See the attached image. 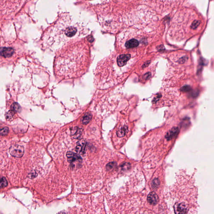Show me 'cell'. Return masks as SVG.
Segmentation results:
<instances>
[{
  "mask_svg": "<svg viewBox=\"0 0 214 214\" xmlns=\"http://www.w3.org/2000/svg\"><path fill=\"white\" fill-rule=\"evenodd\" d=\"M90 59L89 47L83 41L71 42L58 51L54 68L57 75L62 78H74L85 72Z\"/></svg>",
  "mask_w": 214,
  "mask_h": 214,
  "instance_id": "obj_1",
  "label": "cell"
},
{
  "mask_svg": "<svg viewBox=\"0 0 214 214\" xmlns=\"http://www.w3.org/2000/svg\"><path fill=\"white\" fill-rule=\"evenodd\" d=\"M87 30L79 24H73L67 13H63L48 30L50 47L54 49L64 45L73 37L84 35Z\"/></svg>",
  "mask_w": 214,
  "mask_h": 214,
  "instance_id": "obj_2",
  "label": "cell"
},
{
  "mask_svg": "<svg viewBox=\"0 0 214 214\" xmlns=\"http://www.w3.org/2000/svg\"><path fill=\"white\" fill-rule=\"evenodd\" d=\"M9 151L10 154L13 157L21 158L24 153L23 146L19 145H14L10 147Z\"/></svg>",
  "mask_w": 214,
  "mask_h": 214,
  "instance_id": "obj_3",
  "label": "cell"
},
{
  "mask_svg": "<svg viewBox=\"0 0 214 214\" xmlns=\"http://www.w3.org/2000/svg\"><path fill=\"white\" fill-rule=\"evenodd\" d=\"M131 57V55L130 54H123L119 56L117 59L118 65L119 67L124 66L130 59Z\"/></svg>",
  "mask_w": 214,
  "mask_h": 214,
  "instance_id": "obj_4",
  "label": "cell"
},
{
  "mask_svg": "<svg viewBox=\"0 0 214 214\" xmlns=\"http://www.w3.org/2000/svg\"><path fill=\"white\" fill-rule=\"evenodd\" d=\"M14 50L11 47H0V56L4 57H10L12 56Z\"/></svg>",
  "mask_w": 214,
  "mask_h": 214,
  "instance_id": "obj_5",
  "label": "cell"
},
{
  "mask_svg": "<svg viewBox=\"0 0 214 214\" xmlns=\"http://www.w3.org/2000/svg\"><path fill=\"white\" fill-rule=\"evenodd\" d=\"M67 161L70 163L76 162V161H82V158L78 154L73 152L69 151L67 153Z\"/></svg>",
  "mask_w": 214,
  "mask_h": 214,
  "instance_id": "obj_6",
  "label": "cell"
},
{
  "mask_svg": "<svg viewBox=\"0 0 214 214\" xmlns=\"http://www.w3.org/2000/svg\"><path fill=\"white\" fill-rule=\"evenodd\" d=\"M148 202L151 205H155L157 204L159 201V197L156 193L151 192L147 197Z\"/></svg>",
  "mask_w": 214,
  "mask_h": 214,
  "instance_id": "obj_7",
  "label": "cell"
},
{
  "mask_svg": "<svg viewBox=\"0 0 214 214\" xmlns=\"http://www.w3.org/2000/svg\"><path fill=\"white\" fill-rule=\"evenodd\" d=\"M86 142L83 140L78 141L76 147V150L77 152L84 154L85 152V147Z\"/></svg>",
  "mask_w": 214,
  "mask_h": 214,
  "instance_id": "obj_8",
  "label": "cell"
},
{
  "mask_svg": "<svg viewBox=\"0 0 214 214\" xmlns=\"http://www.w3.org/2000/svg\"><path fill=\"white\" fill-rule=\"evenodd\" d=\"M139 42L137 39H132L128 40L125 43V46L127 49L137 47L139 45Z\"/></svg>",
  "mask_w": 214,
  "mask_h": 214,
  "instance_id": "obj_9",
  "label": "cell"
},
{
  "mask_svg": "<svg viewBox=\"0 0 214 214\" xmlns=\"http://www.w3.org/2000/svg\"><path fill=\"white\" fill-rule=\"evenodd\" d=\"M129 131V128L127 126H124L121 127L118 131L117 132V135L118 137L120 138L124 137L127 135Z\"/></svg>",
  "mask_w": 214,
  "mask_h": 214,
  "instance_id": "obj_10",
  "label": "cell"
},
{
  "mask_svg": "<svg viewBox=\"0 0 214 214\" xmlns=\"http://www.w3.org/2000/svg\"><path fill=\"white\" fill-rule=\"evenodd\" d=\"M92 118V115L90 112H87L82 118V123L83 125H87Z\"/></svg>",
  "mask_w": 214,
  "mask_h": 214,
  "instance_id": "obj_11",
  "label": "cell"
},
{
  "mask_svg": "<svg viewBox=\"0 0 214 214\" xmlns=\"http://www.w3.org/2000/svg\"><path fill=\"white\" fill-rule=\"evenodd\" d=\"M11 110L15 111V112H21L22 108L20 106V104L17 102H14L11 106Z\"/></svg>",
  "mask_w": 214,
  "mask_h": 214,
  "instance_id": "obj_12",
  "label": "cell"
},
{
  "mask_svg": "<svg viewBox=\"0 0 214 214\" xmlns=\"http://www.w3.org/2000/svg\"><path fill=\"white\" fill-rule=\"evenodd\" d=\"M8 185V182L5 177H2L0 179V188H4Z\"/></svg>",
  "mask_w": 214,
  "mask_h": 214,
  "instance_id": "obj_13",
  "label": "cell"
},
{
  "mask_svg": "<svg viewBox=\"0 0 214 214\" xmlns=\"http://www.w3.org/2000/svg\"><path fill=\"white\" fill-rule=\"evenodd\" d=\"M117 166L116 163L115 162H111L108 164L106 165V169L108 171H111L116 168Z\"/></svg>",
  "mask_w": 214,
  "mask_h": 214,
  "instance_id": "obj_14",
  "label": "cell"
},
{
  "mask_svg": "<svg viewBox=\"0 0 214 214\" xmlns=\"http://www.w3.org/2000/svg\"><path fill=\"white\" fill-rule=\"evenodd\" d=\"M15 113H16V112L12 110H9L8 112H7L6 115H5V118H6V119L8 120L11 119L13 117V116Z\"/></svg>",
  "mask_w": 214,
  "mask_h": 214,
  "instance_id": "obj_15",
  "label": "cell"
},
{
  "mask_svg": "<svg viewBox=\"0 0 214 214\" xmlns=\"http://www.w3.org/2000/svg\"><path fill=\"white\" fill-rule=\"evenodd\" d=\"M9 133V129L7 127L0 129V136H6Z\"/></svg>",
  "mask_w": 214,
  "mask_h": 214,
  "instance_id": "obj_16",
  "label": "cell"
},
{
  "mask_svg": "<svg viewBox=\"0 0 214 214\" xmlns=\"http://www.w3.org/2000/svg\"><path fill=\"white\" fill-rule=\"evenodd\" d=\"M82 133H83V129H82L78 128V129H77L76 133H75V135L73 136V138H74V139H78V138H79V137H80V136H81V135H82Z\"/></svg>",
  "mask_w": 214,
  "mask_h": 214,
  "instance_id": "obj_17",
  "label": "cell"
},
{
  "mask_svg": "<svg viewBox=\"0 0 214 214\" xmlns=\"http://www.w3.org/2000/svg\"><path fill=\"white\" fill-rule=\"evenodd\" d=\"M57 214H67V213L66 211L64 210V211H60V212H59Z\"/></svg>",
  "mask_w": 214,
  "mask_h": 214,
  "instance_id": "obj_18",
  "label": "cell"
}]
</instances>
